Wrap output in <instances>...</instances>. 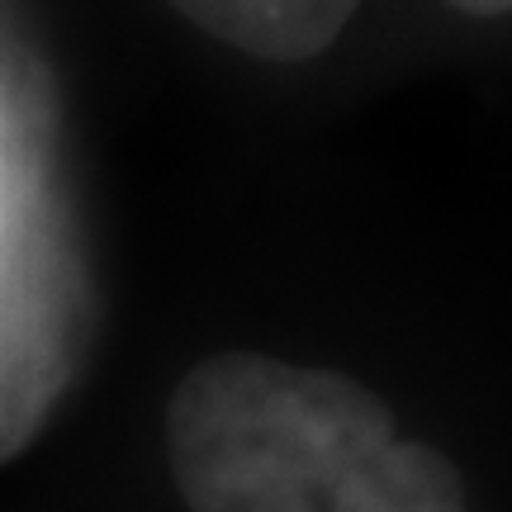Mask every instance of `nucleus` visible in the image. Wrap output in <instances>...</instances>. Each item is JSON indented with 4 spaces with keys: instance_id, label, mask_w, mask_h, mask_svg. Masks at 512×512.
Returning <instances> with one entry per match:
<instances>
[{
    "instance_id": "nucleus-1",
    "label": "nucleus",
    "mask_w": 512,
    "mask_h": 512,
    "mask_svg": "<svg viewBox=\"0 0 512 512\" xmlns=\"http://www.w3.org/2000/svg\"><path fill=\"white\" fill-rule=\"evenodd\" d=\"M162 432L190 512H470L456 465L337 370L204 356L171 389Z\"/></svg>"
},
{
    "instance_id": "nucleus-3",
    "label": "nucleus",
    "mask_w": 512,
    "mask_h": 512,
    "mask_svg": "<svg viewBox=\"0 0 512 512\" xmlns=\"http://www.w3.org/2000/svg\"><path fill=\"white\" fill-rule=\"evenodd\" d=\"M446 5L460 10V15H470V19H498L512 10V0H446Z\"/></svg>"
},
{
    "instance_id": "nucleus-2",
    "label": "nucleus",
    "mask_w": 512,
    "mask_h": 512,
    "mask_svg": "<svg viewBox=\"0 0 512 512\" xmlns=\"http://www.w3.org/2000/svg\"><path fill=\"white\" fill-rule=\"evenodd\" d=\"M195 29L256 62L299 67L342 38L361 0H166Z\"/></svg>"
}]
</instances>
